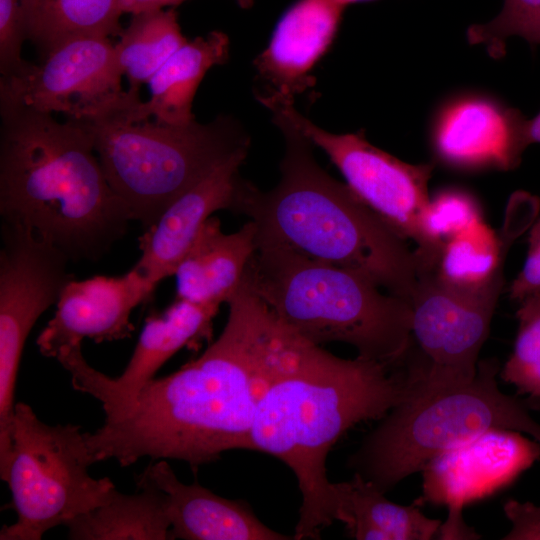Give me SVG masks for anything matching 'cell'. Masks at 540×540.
I'll return each mask as SVG.
<instances>
[{
  "mask_svg": "<svg viewBox=\"0 0 540 540\" xmlns=\"http://www.w3.org/2000/svg\"><path fill=\"white\" fill-rule=\"evenodd\" d=\"M135 482V494L116 490L105 504L67 522L68 539H170L171 523L164 493L137 475Z\"/></svg>",
  "mask_w": 540,
  "mask_h": 540,
  "instance_id": "obj_23",
  "label": "cell"
},
{
  "mask_svg": "<svg viewBox=\"0 0 540 540\" xmlns=\"http://www.w3.org/2000/svg\"><path fill=\"white\" fill-rule=\"evenodd\" d=\"M271 112L285 140L280 180L268 191L244 180L235 212L254 222L257 244L360 272L410 301L418 272L406 239L319 165L314 145L282 113Z\"/></svg>",
  "mask_w": 540,
  "mask_h": 540,
  "instance_id": "obj_4",
  "label": "cell"
},
{
  "mask_svg": "<svg viewBox=\"0 0 540 540\" xmlns=\"http://www.w3.org/2000/svg\"><path fill=\"white\" fill-rule=\"evenodd\" d=\"M345 7L337 0H297L253 61L264 90L257 99L293 102L315 84L311 72L332 45Z\"/></svg>",
  "mask_w": 540,
  "mask_h": 540,
  "instance_id": "obj_18",
  "label": "cell"
},
{
  "mask_svg": "<svg viewBox=\"0 0 540 540\" xmlns=\"http://www.w3.org/2000/svg\"><path fill=\"white\" fill-rule=\"evenodd\" d=\"M510 36H520L530 44H540V0H505L501 12L494 19L474 24L467 30L469 43L483 45L494 58L503 56Z\"/></svg>",
  "mask_w": 540,
  "mask_h": 540,
  "instance_id": "obj_28",
  "label": "cell"
},
{
  "mask_svg": "<svg viewBox=\"0 0 540 540\" xmlns=\"http://www.w3.org/2000/svg\"><path fill=\"white\" fill-rule=\"evenodd\" d=\"M341 5H343L344 7H346L347 5L349 4H352V3H355V2H359V1H364V0H337Z\"/></svg>",
  "mask_w": 540,
  "mask_h": 540,
  "instance_id": "obj_35",
  "label": "cell"
},
{
  "mask_svg": "<svg viewBox=\"0 0 540 540\" xmlns=\"http://www.w3.org/2000/svg\"><path fill=\"white\" fill-rule=\"evenodd\" d=\"M248 147L232 154L176 198L139 237L134 266L152 284L172 275L205 221L219 210L236 212L244 179L240 167Z\"/></svg>",
  "mask_w": 540,
  "mask_h": 540,
  "instance_id": "obj_17",
  "label": "cell"
},
{
  "mask_svg": "<svg viewBox=\"0 0 540 540\" xmlns=\"http://www.w3.org/2000/svg\"><path fill=\"white\" fill-rule=\"evenodd\" d=\"M155 287L135 267L122 276L70 280L36 340L39 351L56 358L61 348L79 345L85 338L101 343L130 337L134 330L130 315Z\"/></svg>",
  "mask_w": 540,
  "mask_h": 540,
  "instance_id": "obj_16",
  "label": "cell"
},
{
  "mask_svg": "<svg viewBox=\"0 0 540 540\" xmlns=\"http://www.w3.org/2000/svg\"><path fill=\"white\" fill-rule=\"evenodd\" d=\"M127 108L83 126L111 188L146 228L216 166L249 147L228 116L178 125L133 120Z\"/></svg>",
  "mask_w": 540,
  "mask_h": 540,
  "instance_id": "obj_7",
  "label": "cell"
},
{
  "mask_svg": "<svg viewBox=\"0 0 540 540\" xmlns=\"http://www.w3.org/2000/svg\"><path fill=\"white\" fill-rule=\"evenodd\" d=\"M511 239L499 236L480 219L443 243L431 272L443 286L460 293H481L504 284Z\"/></svg>",
  "mask_w": 540,
  "mask_h": 540,
  "instance_id": "obj_24",
  "label": "cell"
},
{
  "mask_svg": "<svg viewBox=\"0 0 540 540\" xmlns=\"http://www.w3.org/2000/svg\"><path fill=\"white\" fill-rule=\"evenodd\" d=\"M480 219V206L473 196L447 189L430 198L424 226L431 242L441 249L446 240Z\"/></svg>",
  "mask_w": 540,
  "mask_h": 540,
  "instance_id": "obj_29",
  "label": "cell"
},
{
  "mask_svg": "<svg viewBox=\"0 0 540 540\" xmlns=\"http://www.w3.org/2000/svg\"><path fill=\"white\" fill-rule=\"evenodd\" d=\"M174 8L133 14L114 44L116 66L129 81V91L139 94L164 63L185 43Z\"/></svg>",
  "mask_w": 540,
  "mask_h": 540,
  "instance_id": "obj_26",
  "label": "cell"
},
{
  "mask_svg": "<svg viewBox=\"0 0 540 540\" xmlns=\"http://www.w3.org/2000/svg\"><path fill=\"white\" fill-rule=\"evenodd\" d=\"M539 458L540 442L517 431L494 429L430 461L422 470L420 500L448 506L441 538L477 539L463 523V506L507 486Z\"/></svg>",
  "mask_w": 540,
  "mask_h": 540,
  "instance_id": "obj_13",
  "label": "cell"
},
{
  "mask_svg": "<svg viewBox=\"0 0 540 540\" xmlns=\"http://www.w3.org/2000/svg\"><path fill=\"white\" fill-rule=\"evenodd\" d=\"M503 287L460 293L443 286L432 272L418 274L409 301L412 329L408 353L424 370L428 383L457 384L475 377Z\"/></svg>",
  "mask_w": 540,
  "mask_h": 540,
  "instance_id": "obj_12",
  "label": "cell"
},
{
  "mask_svg": "<svg viewBox=\"0 0 540 540\" xmlns=\"http://www.w3.org/2000/svg\"><path fill=\"white\" fill-rule=\"evenodd\" d=\"M499 362L478 363L467 382L435 385L420 379L349 458L354 473L386 493L436 457L488 431L529 434L540 442V424L529 410L539 401L504 394L496 375Z\"/></svg>",
  "mask_w": 540,
  "mask_h": 540,
  "instance_id": "obj_6",
  "label": "cell"
},
{
  "mask_svg": "<svg viewBox=\"0 0 540 540\" xmlns=\"http://www.w3.org/2000/svg\"><path fill=\"white\" fill-rule=\"evenodd\" d=\"M110 37L68 39L39 64L0 76V111L27 110L62 114L66 120L91 124L141 100L124 91Z\"/></svg>",
  "mask_w": 540,
  "mask_h": 540,
  "instance_id": "obj_10",
  "label": "cell"
},
{
  "mask_svg": "<svg viewBox=\"0 0 540 540\" xmlns=\"http://www.w3.org/2000/svg\"><path fill=\"white\" fill-rule=\"evenodd\" d=\"M226 303V324L200 356L131 396L99 400L104 423L86 432L95 463L176 459L196 471L250 450L256 406L289 330L243 283Z\"/></svg>",
  "mask_w": 540,
  "mask_h": 540,
  "instance_id": "obj_1",
  "label": "cell"
},
{
  "mask_svg": "<svg viewBox=\"0 0 540 540\" xmlns=\"http://www.w3.org/2000/svg\"><path fill=\"white\" fill-rule=\"evenodd\" d=\"M0 457L11 449L14 393L26 339L39 317L72 280L69 257L23 227L1 224Z\"/></svg>",
  "mask_w": 540,
  "mask_h": 540,
  "instance_id": "obj_11",
  "label": "cell"
},
{
  "mask_svg": "<svg viewBox=\"0 0 540 540\" xmlns=\"http://www.w3.org/2000/svg\"><path fill=\"white\" fill-rule=\"evenodd\" d=\"M242 283L307 342L345 343L389 365H399L410 346V302L360 272L257 244Z\"/></svg>",
  "mask_w": 540,
  "mask_h": 540,
  "instance_id": "obj_5",
  "label": "cell"
},
{
  "mask_svg": "<svg viewBox=\"0 0 540 540\" xmlns=\"http://www.w3.org/2000/svg\"><path fill=\"white\" fill-rule=\"evenodd\" d=\"M0 216L70 259H96L133 220L88 130L51 114L0 111Z\"/></svg>",
  "mask_w": 540,
  "mask_h": 540,
  "instance_id": "obj_3",
  "label": "cell"
},
{
  "mask_svg": "<svg viewBox=\"0 0 540 540\" xmlns=\"http://www.w3.org/2000/svg\"><path fill=\"white\" fill-rule=\"evenodd\" d=\"M220 305L176 298L163 313L147 317L126 368L115 378L92 368L82 355L81 344L61 348L56 359L70 373L72 386L79 392L98 401L131 396L155 378L179 350L210 339Z\"/></svg>",
  "mask_w": 540,
  "mask_h": 540,
  "instance_id": "obj_14",
  "label": "cell"
},
{
  "mask_svg": "<svg viewBox=\"0 0 540 540\" xmlns=\"http://www.w3.org/2000/svg\"><path fill=\"white\" fill-rule=\"evenodd\" d=\"M339 521L357 540H429L442 522L425 516L416 503L409 506L388 500L374 484L354 473L336 482Z\"/></svg>",
  "mask_w": 540,
  "mask_h": 540,
  "instance_id": "obj_22",
  "label": "cell"
},
{
  "mask_svg": "<svg viewBox=\"0 0 540 540\" xmlns=\"http://www.w3.org/2000/svg\"><path fill=\"white\" fill-rule=\"evenodd\" d=\"M137 476L164 493L170 539L294 540L293 535L266 526L245 501L221 497L197 481L182 483L165 459L151 463Z\"/></svg>",
  "mask_w": 540,
  "mask_h": 540,
  "instance_id": "obj_19",
  "label": "cell"
},
{
  "mask_svg": "<svg viewBox=\"0 0 540 540\" xmlns=\"http://www.w3.org/2000/svg\"><path fill=\"white\" fill-rule=\"evenodd\" d=\"M27 40V0H0V76L21 71L28 61L22 58Z\"/></svg>",
  "mask_w": 540,
  "mask_h": 540,
  "instance_id": "obj_30",
  "label": "cell"
},
{
  "mask_svg": "<svg viewBox=\"0 0 540 540\" xmlns=\"http://www.w3.org/2000/svg\"><path fill=\"white\" fill-rule=\"evenodd\" d=\"M229 53V37L221 31L187 40L147 83L150 98L128 107L126 115L178 125L196 120L192 103L197 89L208 70L228 61Z\"/></svg>",
  "mask_w": 540,
  "mask_h": 540,
  "instance_id": "obj_21",
  "label": "cell"
},
{
  "mask_svg": "<svg viewBox=\"0 0 540 540\" xmlns=\"http://www.w3.org/2000/svg\"><path fill=\"white\" fill-rule=\"evenodd\" d=\"M338 168L346 184L404 239L416 244L417 272L432 271L440 253L425 231L430 202L428 182L434 165L410 164L372 145L364 132L330 133L304 117L293 102L268 101Z\"/></svg>",
  "mask_w": 540,
  "mask_h": 540,
  "instance_id": "obj_9",
  "label": "cell"
},
{
  "mask_svg": "<svg viewBox=\"0 0 540 540\" xmlns=\"http://www.w3.org/2000/svg\"><path fill=\"white\" fill-rule=\"evenodd\" d=\"M518 304L514 347L500 376L514 385L519 394L540 402V293L529 295Z\"/></svg>",
  "mask_w": 540,
  "mask_h": 540,
  "instance_id": "obj_27",
  "label": "cell"
},
{
  "mask_svg": "<svg viewBox=\"0 0 540 540\" xmlns=\"http://www.w3.org/2000/svg\"><path fill=\"white\" fill-rule=\"evenodd\" d=\"M256 249L254 222L249 220L228 234L223 232L219 218L211 216L176 268V298L226 303L241 286Z\"/></svg>",
  "mask_w": 540,
  "mask_h": 540,
  "instance_id": "obj_20",
  "label": "cell"
},
{
  "mask_svg": "<svg viewBox=\"0 0 540 540\" xmlns=\"http://www.w3.org/2000/svg\"><path fill=\"white\" fill-rule=\"evenodd\" d=\"M527 141L528 144L540 143V112L531 120H527Z\"/></svg>",
  "mask_w": 540,
  "mask_h": 540,
  "instance_id": "obj_34",
  "label": "cell"
},
{
  "mask_svg": "<svg viewBox=\"0 0 540 540\" xmlns=\"http://www.w3.org/2000/svg\"><path fill=\"white\" fill-rule=\"evenodd\" d=\"M94 463L81 426L48 425L28 404L16 403L11 449L0 477L9 486L17 520L3 526L0 539L39 540L109 501L117 489L110 478L89 475Z\"/></svg>",
  "mask_w": 540,
  "mask_h": 540,
  "instance_id": "obj_8",
  "label": "cell"
},
{
  "mask_svg": "<svg viewBox=\"0 0 540 540\" xmlns=\"http://www.w3.org/2000/svg\"><path fill=\"white\" fill-rule=\"evenodd\" d=\"M184 1L185 0H119V10L121 14L130 13L133 15L144 11L174 7ZM235 1L243 9H248L254 4V0Z\"/></svg>",
  "mask_w": 540,
  "mask_h": 540,
  "instance_id": "obj_33",
  "label": "cell"
},
{
  "mask_svg": "<svg viewBox=\"0 0 540 540\" xmlns=\"http://www.w3.org/2000/svg\"><path fill=\"white\" fill-rule=\"evenodd\" d=\"M119 0H27V40L43 59L80 36H120Z\"/></svg>",
  "mask_w": 540,
  "mask_h": 540,
  "instance_id": "obj_25",
  "label": "cell"
},
{
  "mask_svg": "<svg viewBox=\"0 0 540 540\" xmlns=\"http://www.w3.org/2000/svg\"><path fill=\"white\" fill-rule=\"evenodd\" d=\"M527 119L519 110L486 96L467 94L445 103L431 130L436 157L458 170L508 171L521 161Z\"/></svg>",
  "mask_w": 540,
  "mask_h": 540,
  "instance_id": "obj_15",
  "label": "cell"
},
{
  "mask_svg": "<svg viewBox=\"0 0 540 540\" xmlns=\"http://www.w3.org/2000/svg\"><path fill=\"white\" fill-rule=\"evenodd\" d=\"M419 379L404 362L341 358L289 330L256 406L250 450L278 458L296 477L301 506L294 540L320 539L339 521L326 468L333 445L354 425L383 418Z\"/></svg>",
  "mask_w": 540,
  "mask_h": 540,
  "instance_id": "obj_2",
  "label": "cell"
},
{
  "mask_svg": "<svg viewBox=\"0 0 540 540\" xmlns=\"http://www.w3.org/2000/svg\"><path fill=\"white\" fill-rule=\"evenodd\" d=\"M536 293H540V214L529 231L524 265L508 289L509 298L517 303Z\"/></svg>",
  "mask_w": 540,
  "mask_h": 540,
  "instance_id": "obj_31",
  "label": "cell"
},
{
  "mask_svg": "<svg viewBox=\"0 0 540 540\" xmlns=\"http://www.w3.org/2000/svg\"><path fill=\"white\" fill-rule=\"evenodd\" d=\"M511 523L504 540H540V505L509 499L503 506Z\"/></svg>",
  "mask_w": 540,
  "mask_h": 540,
  "instance_id": "obj_32",
  "label": "cell"
}]
</instances>
